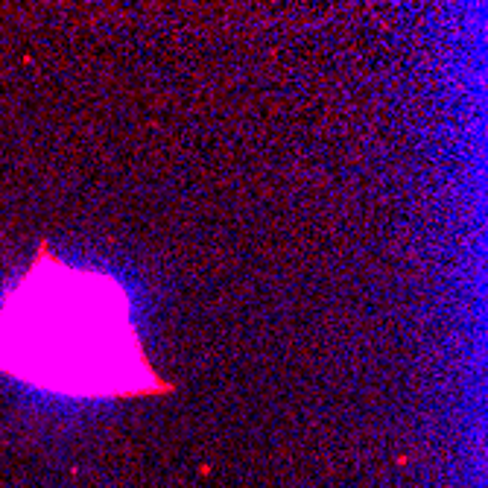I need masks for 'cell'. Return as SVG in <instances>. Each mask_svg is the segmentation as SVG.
<instances>
[{
  "mask_svg": "<svg viewBox=\"0 0 488 488\" xmlns=\"http://www.w3.org/2000/svg\"><path fill=\"white\" fill-rule=\"evenodd\" d=\"M0 372L67 395L146 398L173 389L146 360L120 287L70 270L47 246L0 310Z\"/></svg>",
  "mask_w": 488,
  "mask_h": 488,
  "instance_id": "cell-1",
  "label": "cell"
}]
</instances>
